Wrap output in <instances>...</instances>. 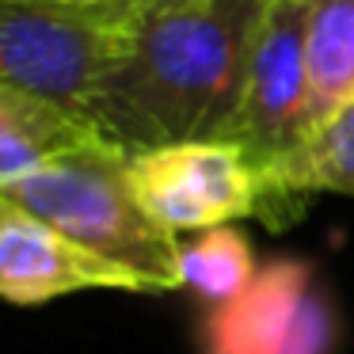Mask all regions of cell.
Returning a JSON list of instances; mask_svg holds the SVG:
<instances>
[{"label":"cell","mask_w":354,"mask_h":354,"mask_svg":"<svg viewBox=\"0 0 354 354\" xmlns=\"http://www.w3.org/2000/svg\"><path fill=\"white\" fill-rule=\"evenodd\" d=\"M267 0H149L122 57L100 80L88 122L122 156L217 141L232 115Z\"/></svg>","instance_id":"cell-1"},{"label":"cell","mask_w":354,"mask_h":354,"mask_svg":"<svg viewBox=\"0 0 354 354\" xmlns=\"http://www.w3.org/2000/svg\"><path fill=\"white\" fill-rule=\"evenodd\" d=\"M126 164L130 156L118 149L95 145L0 183V202L46 221L84 252L138 274L149 293L183 290V244L138 202Z\"/></svg>","instance_id":"cell-2"},{"label":"cell","mask_w":354,"mask_h":354,"mask_svg":"<svg viewBox=\"0 0 354 354\" xmlns=\"http://www.w3.org/2000/svg\"><path fill=\"white\" fill-rule=\"evenodd\" d=\"M138 8L103 0H0V88L88 122L100 80L122 57Z\"/></svg>","instance_id":"cell-3"},{"label":"cell","mask_w":354,"mask_h":354,"mask_svg":"<svg viewBox=\"0 0 354 354\" xmlns=\"http://www.w3.org/2000/svg\"><path fill=\"white\" fill-rule=\"evenodd\" d=\"M305 8L308 0L263 4L236 103L217 138L221 145L244 153V160L263 176V183L308 133Z\"/></svg>","instance_id":"cell-4"},{"label":"cell","mask_w":354,"mask_h":354,"mask_svg":"<svg viewBox=\"0 0 354 354\" xmlns=\"http://www.w3.org/2000/svg\"><path fill=\"white\" fill-rule=\"evenodd\" d=\"M130 187L168 232H206L240 217H267L263 176L221 141H183L130 156Z\"/></svg>","instance_id":"cell-5"},{"label":"cell","mask_w":354,"mask_h":354,"mask_svg":"<svg viewBox=\"0 0 354 354\" xmlns=\"http://www.w3.org/2000/svg\"><path fill=\"white\" fill-rule=\"evenodd\" d=\"M339 320L305 259H270L252 286L214 305L202 354H335Z\"/></svg>","instance_id":"cell-6"},{"label":"cell","mask_w":354,"mask_h":354,"mask_svg":"<svg viewBox=\"0 0 354 354\" xmlns=\"http://www.w3.org/2000/svg\"><path fill=\"white\" fill-rule=\"evenodd\" d=\"M84 290H130L149 293L145 282L100 255L84 252L50 229L46 221L19 209L0 217V301L12 305H46Z\"/></svg>","instance_id":"cell-7"},{"label":"cell","mask_w":354,"mask_h":354,"mask_svg":"<svg viewBox=\"0 0 354 354\" xmlns=\"http://www.w3.org/2000/svg\"><path fill=\"white\" fill-rule=\"evenodd\" d=\"M95 145H107V141L95 133L92 122L39 95L0 88V183Z\"/></svg>","instance_id":"cell-8"},{"label":"cell","mask_w":354,"mask_h":354,"mask_svg":"<svg viewBox=\"0 0 354 354\" xmlns=\"http://www.w3.org/2000/svg\"><path fill=\"white\" fill-rule=\"evenodd\" d=\"M267 217L282 225L290 209L308 194H346L354 198V103L316 126L282 164L267 176Z\"/></svg>","instance_id":"cell-9"},{"label":"cell","mask_w":354,"mask_h":354,"mask_svg":"<svg viewBox=\"0 0 354 354\" xmlns=\"http://www.w3.org/2000/svg\"><path fill=\"white\" fill-rule=\"evenodd\" d=\"M308 133L354 103V0H308ZM305 133V138H308Z\"/></svg>","instance_id":"cell-10"},{"label":"cell","mask_w":354,"mask_h":354,"mask_svg":"<svg viewBox=\"0 0 354 354\" xmlns=\"http://www.w3.org/2000/svg\"><path fill=\"white\" fill-rule=\"evenodd\" d=\"M179 267H183V290H194L209 305H225L236 293H244L259 270L248 236L232 225L206 229L191 244H183Z\"/></svg>","instance_id":"cell-11"},{"label":"cell","mask_w":354,"mask_h":354,"mask_svg":"<svg viewBox=\"0 0 354 354\" xmlns=\"http://www.w3.org/2000/svg\"><path fill=\"white\" fill-rule=\"evenodd\" d=\"M103 4H118V8H141L149 0H103Z\"/></svg>","instance_id":"cell-12"},{"label":"cell","mask_w":354,"mask_h":354,"mask_svg":"<svg viewBox=\"0 0 354 354\" xmlns=\"http://www.w3.org/2000/svg\"><path fill=\"white\" fill-rule=\"evenodd\" d=\"M4 209H8V206H4V202H0V217H4Z\"/></svg>","instance_id":"cell-13"}]
</instances>
